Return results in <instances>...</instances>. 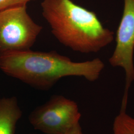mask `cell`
Instances as JSON below:
<instances>
[{"mask_svg":"<svg viewBox=\"0 0 134 134\" xmlns=\"http://www.w3.org/2000/svg\"><path fill=\"white\" fill-rule=\"evenodd\" d=\"M22 115L15 97L0 99V134H14L16 124Z\"/></svg>","mask_w":134,"mask_h":134,"instance_id":"8992f818","label":"cell"},{"mask_svg":"<svg viewBox=\"0 0 134 134\" xmlns=\"http://www.w3.org/2000/svg\"><path fill=\"white\" fill-rule=\"evenodd\" d=\"M64 134H85L82 131L80 123H77L73 126Z\"/></svg>","mask_w":134,"mask_h":134,"instance_id":"9c48e42d","label":"cell"},{"mask_svg":"<svg viewBox=\"0 0 134 134\" xmlns=\"http://www.w3.org/2000/svg\"><path fill=\"white\" fill-rule=\"evenodd\" d=\"M27 10L26 5L0 12V53L30 49L42 30Z\"/></svg>","mask_w":134,"mask_h":134,"instance_id":"3957f363","label":"cell"},{"mask_svg":"<svg viewBox=\"0 0 134 134\" xmlns=\"http://www.w3.org/2000/svg\"><path fill=\"white\" fill-rule=\"evenodd\" d=\"M35 0H0V12L9 8L27 5V3Z\"/></svg>","mask_w":134,"mask_h":134,"instance_id":"ba28073f","label":"cell"},{"mask_svg":"<svg viewBox=\"0 0 134 134\" xmlns=\"http://www.w3.org/2000/svg\"><path fill=\"white\" fill-rule=\"evenodd\" d=\"M81 114L77 103L60 95L54 96L30 113L29 120L35 129L47 134H64L79 123Z\"/></svg>","mask_w":134,"mask_h":134,"instance_id":"277c9868","label":"cell"},{"mask_svg":"<svg viewBox=\"0 0 134 134\" xmlns=\"http://www.w3.org/2000/svg\"><path fill=\"white\" fill-rule=\"evenodd\" d=\"M42 14L60 43L82 53H96L114 40L96 13L72 0H43Z\"/></svg>","mask_w":134,"mask_h":134,"instance_id":"7a4b0ae2","label":"cell"},{"mask_svg":"<svg viewBox=\"0 0 134 134\" xmlns=\"http://www.w3.org/2000/svg\"><path fill=\"white\" fill-rule=\"evenodd\" d=\"M113 134H134V118L120 110L113 124Z\"/></svg>","mask_w":134,"mask_h":134,"instance_id":"52a82bcc","label":"cell"},{"mask_svg":"<svg viewBox=\"0 0 134 134\" xmlns=\"http://www.w3.org/2000/svg\"><path fill=\"white\" fill-rule=\"evenodd\" d=\"M121 19L116 34V47L109 60L113 67L123 68L126 83L121 109H126L128 91L134 81V0H124Z\"/></svg>","mask_w":134,"mask_h":134,"instance_id":"5b68a950","label":"cell"},{"mask_svg":"<svg viewBox=\"0 0 134 134\" xmlns=\"http://www.w3.org/2000/svg\"><path fill=\"white\" fill-rule=\"evenodd\" d=\"M104 68V64L99 58L76 62L54 51L29 49L0 53V69L3 72L31 86L44 90L50 88L64 77H83L88 81H96Z\"/></svg>","mask_w":134,"mask_h":134,"instance_id":"6da1fadb","label":"cell"}]
</instances>
